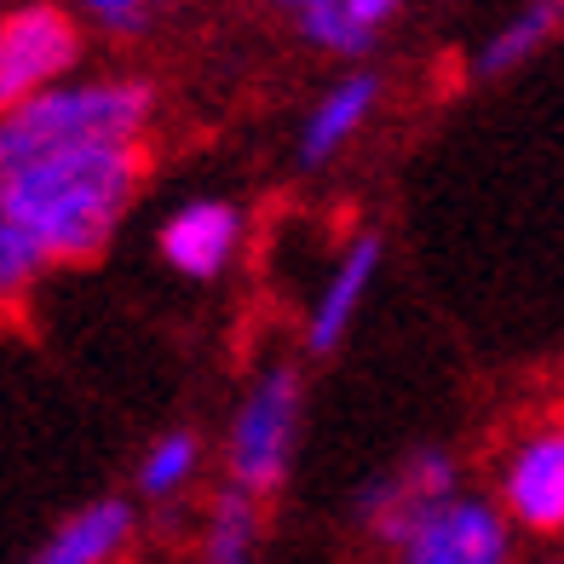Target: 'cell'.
<instances>
[{
    "instance_id": "obj_1",
    "label": "cell",
    "mask_w": 564,
    "mask_h": 564,
    "mask_svg": "<svg viewBox=\"0 0 564 564\" xmlns=\"http://www.w3.org/2000/svg\"><path fill=\"white\" fill-rule=\"evenodd\" d=\"M144 144H69L0 178V219L30 237L46 265L98 260L144 191Z\"/></svg>"
},
{
    "instance_id": "obj_2",
    "label": "cell",
    "mask_w": 564,
    "mask_h": 564,
    "mask_svg": "<svg viewBox=\"0 0 564 564\" xmlns=\"http://www.w3.org/2000/svg\"><path fill=\"white\" fill-rule=\"evenodd\" d=\"M156 127V87L144 75H75L0 121V178L69 144H144Z\"/></svg>"
},
{
    "instance_id": "obj_3",
    "label": "cell",
    "mask_w": 564,
    "mask_h": 564,
    "mask_svg": "<svg viewBox=\"0 0 564 564\" xmlns=\"http://www.w3.org/2000/svg\"><path fill=\"white\" fill-rule=\"evenodd\" d=\"M300 432H305V375L289 357H271L242 387L225 421V490L271 501L294 478Z\"/></svg>"
},
{
    "instance_id": "obj_4",
    "label": "cell",
    "mask_w": 564,
    "mask_h": 564,
    "mask_svg": "<svg viewBox=\"0 0 564 564\" xmlns=\"http://www.w3.org/2000/svg\"><path fill=\"white\" fill-rule=\"evenodd\" d=\"M82 30L87 23L75 18V7H58V0H12L0 12V121L35 105L41 93L75 82L87 46Z\"/></svg>"
},
{
    "instance_id": "obj_5",
    "label": "cell",
    "mask_w": 564,
    "mask_h": 564,
    "mask_svg": "<svg viewBox=\"0 0 564 564\" xmlns=\"http://www.w3.org/2000/svg\"><path fill=\"white\" fill-rule=\"evenodd\" d=\"M490 496L519 535L564 547V415H542L501 444Z\"/></svg>"
},
{
    "instance_id": "obj_6",
    "label": "cell",
    "mask_w": 564,
    "mask_h": 564,
    "mask_svg": "<svg viewBox=\"0 0 564 564\" xmlns=\"http://www.w3.org/2000/svg\"><path fill=\"white\" fill-rule=\"evenodd\" d=\"M387 553L392 564H519V530L490 490H455L415 512Z\"/></svg>"
},
{
    "instance_id": "obj_7",
    "label": "cell",
    "mask_w": 564,
    "mask_h": 564,
    "mask_svg": "<svg viewBox=\"0 0 564 564\" xmlns=\"http://www.w3.org/2000/svg\"><path fill=\"white\" fill-rule=\"evenodd\" d=\"M455 490H467V484H460L455 449L449 444H415V449H403L392 467H380L375 478L357 484L351 512H357V524L387 547L415 512H426L432 501H449Z\"/></svg>"
},
{
    "instance_id": "obj_8",
    "label": "cell",
    "mask_w": 564,
    "mask_h": 564,
    "mask_svg": "<svg viewBox=\"0 0 564 564\" xmlns=\"http://www.w3.org/2000/svg\"><path fill=\"white\" fill-rule=\"evenodd\" d=\"M248 242V214L230 196H191L156 225V253L173 276L219 282Z\"/></svg>"
},
{
    "instance_id": "obj_9",
    "label": "cell",
    "mask_w": 564,
    "mask_h": 564,
    "mask_svg": "<svg viewBox=\"0 0 564 564\" xmlns=\"http://www.w3.org/2000/svg\"><path fill=\"white\" fill-rule=\"evenodd\" d=\"M380 265H387V237H380V230H357L335 260H328L312 305H305V351L312 357H335L346 346V335L357 328V312H364Z\"/></svg>"
},
{
    "instance_id": "obj_10",
    "label": "cell",
    "mask_w": 564,
    "mask_h": 564,
    "mask_svg": "<svg viewBox=\"0 0 564 564\" xmlns=\"http://www.w3.org/2000/svg\"><path fill=\"white\" fill-rule=\"evenodd\" d=\"M139 542V507L127 496H98L87 507H75L53 535H41L35 553H23L18 564H121Z\"/></svg>"
},
{
    "instance_id": "obj_11",
    "label": "cell",
    "mask_w": 564,
    "mask_h": 564,
    "mask_svg": "<svg viewBox=\"0 0 564 564\" xmlns=\"http://www.w3.org/2000/svg\"><path fill=\"white\" fill-rule=\"evenodd\" d=\"M380 93H387V82H380L375 69H346L340 82H328L323 98H317V105L305 110V121H300L294 162H300V167H328L335 156H346V144L375 121Z\"/></svg>"
},
{
    "instance_id": "obj_12",
    "label": "cell",
    "mask_w": 564,
    "mask_h": 564,
    "mask_svg": "<svg viewBox=\"0 0 564 564\" xmlns=\"http://www.w3.org/2000/svg\"><path fill=\"white\" fill-rule=\"evenodd\" d=\"M398 12H403V0H328V7L305 12L294 30H300L305 46H317V53L357 64V58L380 53V41H387V30L398 23Z\"/></svg>"
},
{
    "instance_id": "obj_13",
    "label": "cell",
    "mask_w": 564,
    "mask_h": 564,
    "mask_svg": "<svg viewBox=\"0 0 564 564\" xmlns=\"http://www.w3.org/2000/svg\"><path fill=\"white\" fill-rule=\"evenodd\" d=\"M558 35H564V0H524V7H512L496 30L478 41L473 75L478 82H501V75L535 64Z\"/></svg>"
},
{
    "instance_id": "obj_14",
    "label": "cell",
    "mask_w": 564,
    "mask_h": 564,
    "mask_svg": "<svg viewBox=\"0 0 564 564\" xmlns=\"http://www.w3.org/2000/svg\"><path fill=\"white\" fill-rule=\"evenodd\" d=\"M202 467H208V444H202V432L196 426H167V432H156V438L144 444L139 467H133V490L150 507H173L202 478Z\"/></svg>"
},
{
    "instance_id": "obj_15",
    "label": "cell",
    "mask_w": 564,
    "mask_h": 564,
    "mask_svg": "<svg viewBox=\"0 0 564 564\" xmlns=\"http://www.w3.org/2000/svg\"><path fill=\"white\" fill-rule=\"evenodd\" d=\"M202 564H260V501L219 490L202 519Z\"/></svg>"
},
{
    "instance_id": "obj_16",
    "label": "cell",
    "mask_w": 564,
    "mask_h": 564,
    "mask_svg": "<svg viewBox=\"0 0 564 564\" xmlns=\"http://www.w3.org/2000/svg\"><path fill=\"white\" fill-rule=\"evenodd\" d=\"M75 18L87 23V30L110 35V41H139L144 30H156L167 12H178L185 0H69Z\"/></svg>"
},
{
    "instance_id": "obj_17",
    "label": "cell",
    "mask_w": 564,
    "mask_h": 564,
    "mask_svg": "<svg viewBox=\"0 0 564 564\" xmlns=\"http://www.w3.org/2000/svg\"><path fill=\"white\" fill-rule=\"evenodd\" d=\"M41 271H46V253L23 237L18 225L0 219V312H12V305L30 294L41 282Z\"/></svg>"
},
{
    "instance_id": "obj_18",
    "label": "cell",
    "mask_w": 564,
    "mask_h": 564,
    "mask_svg": "<svg viewBox=\"0 0 564 564\" xmlns=\"http://www.w3.org/2000/svg\"><path fill=\"white\" fill-rule=\"evenodd\" d=\"M265 7H271V12H282V18H289V23H300L305 12H317V7H328V0H265Z\"/></svg>"
},
{
    "instance_id": "obj_19",
    "label": "cell",
    "mask_w": 564,
    "mask_h": 564,
    "mask_svg": "<svg viewBox=\"0 0 564 564\" xmlns=\"http://www.w3.org/2000/svg\"><path fill=\"white\" fill-rule=\"evenodd\" d=\"M535 564H564V547H553L547 558H535Z\"/></svg>"
},
{
    "instance_id": "obj_20",
    "label": "cell",
    "mask_w": 564,
    "mask_h": 564,
    "mask_svg": "<svg viewBox=\"0 0 564 564\" xmlns=\"http://www.w3.org/2000/svg\"><path fill=\"white\" fill-rule=\"evenodd\" d=\"M0 12H7V0H0Z\"/></svg>"
}]
</instances>
